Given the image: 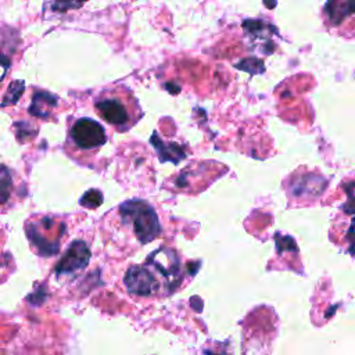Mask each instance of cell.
Listing matches in <instances>:
<instances>
[{
	"mask_svg": "<svg viewBox=\"0 0 355 355\" xmlns=\"http://www.w3.org/2000/svg\"><path fill=\"white\" fill-rule=\"evenodd\" d=\"M119 216L123 226L130 229L139 244L153 241L161 233V225L154 208L143 200H129L119 207Z\"/></svg>",
	"mask_w": 355,
	"mask_h": 355,
	"instance_id": "obj_1",
	"label": "cell"
},
{
	"mask_svg": "<svg viewBox=\"0 0 355 355\" xmlns=\"http://www.w3.org/2000/svg\"><path fill=\"white\" fill-rule=\"evenodd\" d=\"M128 94L116 90L103 92L101 96L94 103L97 114L110 125L118 128L119 130L129 129L135 122L132 115V107L129 105Z\"/></svg>",
	"mask_w": 355,
	"mask_h": 355,
	"instance_id": "obj_2",
	"label": "cell"
},
{
	"mask_svg": "<svg viewBox=\"0 0 355 355\" xmlns=\"http://www.w3.org/2000/svg\"><path fill=\"white\" fill-rule=\"evenodd\" d=\"M69 137L79 150L98 148L107 141L104 128L92 118H79L73 122Z\"/></svg>",
	"mask_w": 355,
	"mask_h": 355,
	"instance_id": "obj_3",
	"label": "cell"
},
{
	"mask_svg": "<svg viewBox=\"0 0 355 355\" xmlns=\"http://www.w3.org/2000/svg\"><path fill=\"white\" fill-rule=\"evenodd\" d=\"M123 283L126 290L136 295H151L159 290V282L147 268V265L130 266L123 276Z\"/></svg>",
	"mask_w": 355,
	"mask_h": 355,
	"instance_id": "obj_4",
	"label": "cell"
},
{
	"mask_svg": "<svg viewBox=\"0 0 355 355\" xmlns=\"http://www.w3.org/2000/svg\"><path fill=\"white\" fill-rule=\"evenodd\" d=\"M146 265L154 268L159 275H162L166 279V283H169L171 290H173L172 283L175 286L179 283L180 265L173 250L158 248L147 258Z\"/></svg>",
	"mask_w": 355,
	"mask_h": 355,
	"instance_id": "obj_5",
	"label": "cell"
},
{
	"mask_svg": "<svg viewBox=\"0 0 355 355\" xmlns=\"http://www.w3.org/2000/svg\"><path fill=\"white\" fill-rule=\"evenodd\" d=\"M90 259V250L85 241L76 240L73 241L68 250L61 257L60 262L55 265V273L60 275H71L79 270H83Z\"/></svg>",
	"mask_w": 355,
	"mask_h": 355,
	"instance_id": "obj_6",
	"label": "cell"
},
{
	"mask_svg": "<svg viewBox=\"0 0 355 355\" xmlns=\"http://www.w3.org/2000/svg\"><path fill=\"white\" fill-rule=\"evenodd\" d=\"M323 12L329 22L337 26L347 17L355 14V0H327Z\"/></svg>",
	"mask_w": 355,
	"mask_h": 355,
	"instance_id": "obj_7",
	"label": "cell"
},
{
	"mask_svg": "<svg viewBox=\"0 0 355 355\" xmlns=\"http://www.w3.org/2000/svg\"><path fill=\"white\" fill-rule=\"evenodd\" d=\"M57 104V97L47 93V92H37L33 96L32 104L29 107V112L35 116L47 118L50 114V110Z\"/></svg>",
	"mask_w": 355,
	"mask_h": 355,
	"instance_id": "obj_8",
	"label": "cell"
},
{
	"mask_svg": "<svg viewBox=\"0 0 355 355\" xmlns=\"http://www.w3.org/2000/svg\"><path fill=\"white\" fill-rule=\"evenodd\" d=\"M151 143L154 144V147L157 148L158 154H159V159L161 161H168V159H173V162H178L180 158L184 157V154L182 153L180 147L176 144H165L164 141L158 140L157 135L154 133L151 137Z\"/></svg>",
	"mask_w": 355,
	"mask_h": 355,
	"instance_id": "obj_9",
	"label": "cell"
},
{
	"mask_svg": "<svg viewBox=\"0 0 355 355\" xmlns=\"http://www.w3.org/2000/svg\"><path fill=\"white\" fill-rule=\"evenodd\" d=\"M12 191V178L7 166L0 164V205L6 204Z\"/></svg>",
	"mask_w": 355,
	"mask_h": 355,
	"instance_id": "obj_10",
	"label": "cell"
},
{
	"mask_svg": "<svg viewBox=\"0 0 355 355\" xmlns=\"http://www.w3.org/2000/svg\"><path fill=\"white\" fill-rule=\"evenodd\" d=\"M234 67H236L237 69H240V71L248 72L250 75H258V73H263V72H265L263 61H262L261 58H257V57H247V58H243V60L239 61Z\"/></svg>",
	"mask_w": 355,
	"mask_h": 355,
	"instance_id": "obj_11",
	"label": "cell"
},
{
	"mask_svg": "<svg viewBox=\"0 0 355 355\" xmlns=\"http://www.w3.org/2000/svg\"><path fill=\"white\" fill-rule=\"evenodd\" d=\"M22 93H24V82L22 80L11 82L7 89V94L4 96L3 105H10V104L17 103L19 100V97L22 96Z\"/></svg>",
	"mask_w": 355,
	"mask_h": 355,
	"instance_id": "obj_12",
	"label": "cell"
},
{
	"mask_svg": "<svg viewBox=\"0 0 355 355\" xmlns=\"http://www.w3.org/2000/svg\"><path fill=\"white\" fill-rule=\"evenodd\" d=\"M103 200L104 198H103L101 191L92 189V190H87L83 194V197L80 198V204L83 207H86V208H97V207H100L103 204Z\"/></svg>",
	"mask_w": 355,
	"mask_h": 355,
	"instance_id": "obj_13",
	"label": "cell"
},
{
	"mask_svg": "<svg viewBox=\"0 0 355 355\" xmlns=\"http://www.w3.org/2000/svg\"><path fill=\"white\" fill-rule=\"evenodd\" d=\"M87 0H54L51 10L57 12H67L69 10H76L83 6Z\"/></svg>",
	"mask_w": 355,
	"mask_h": 355,
	"instance_id": "obj_14",
	"label": "cell"
},
{
	"mask_svg": "<svg viewBox=\"0 0 355 355\" xmlns=\"http://www.w3.org/2000/svg\"><path fill=\"white\" fill-rule=\"evenodd\" d=\"M269 26V24H265L262 19H245L243 21V28L250 33L257 37L261 36V33Z\"/></svg>",
	"mask_w": 355,
	"mask_h": 355,
	"instance_id": "obj_15",
	"label": "cell"
},
{
	"mask_svg": "<svg viewBox=\"0 0 355 355\" xmlns=\"http://www.w3.org/2000/svg\"><path fill=\"white\" fill-rule=\"evenodd\" d=\"M10 65H11L10 58H8L6 54H3V53L0 51V83H1L3 79L6 78V75H7L8 69H10Z\"/></svg>",
	"mask_w": 355,
	"mask_h": 355,
	"instance_id": "obj_16",
	"label": "cell"
}]
</instances>
